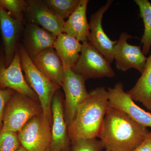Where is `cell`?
<instances>
[{
	"mask_svg": "<svg viewBox=\"0 0 151 151\" xmlns=\"http://www.w3.org/2000/svg\"><path fill=\"white\" fill-rule=\"evenodd\" d=\"M25 15L29 23L36 24L57 37L63 33L65 21L47 5L44 0H27Z\"/></svg>",
	"mask_w": 151,
	"mask_h": 151,
	"instance_id": "obj_10",
	"label": "cell"
},
{
	"mask_svg": "<svg viewBox=\"0 0 151 151\" xmlns=\"http://www.w3.org/2000/svg\"><path fill=\"white\" fill-rule=\"evenodd\" d=\"M21 146L17 132L0 131V151H16Z\"/></svg>",
	"mask_w": 151,
	"mask_h": 151,
	"instance_id": "obj_23",
	"label": "cell"
},
{
	"mask_svg": "<svg viewBox=\"0 0 151 151\" xmlns=\"http://www.w3.org/2000/svg\"><path fill=\"white\" fill-rule=\"evenodd\" d=\"M111 151L108 150H106V151Z\"/></svg>",
	"mask_w": 151,
	"mask_h": 151,
	"instance_id": "obj_30",
	"label": "cell"
},
{
	"mask_svg": "<svg viewBox=\"0 0 151 151\" xmlns=\"http://www.w3.org/2000/svg\"><path fill=\"white\" fill-rule=\"evenodd\" d=\"M18 49L26 80L37 95L44 116L52 122V100L55 93L60 87L50 81L38 69L23 45L21 44Z\"/></svg>",
	"mask_w": 151,
	"mask_h": 151,
	"instance_id": "obj_3",
	"label": "cell"
},
{
	"mask_svg": "<svg viewBox=\"0 0 151 151\" xmlns=\"http://www.w3.org/2000/svg\"><path fill=\"white\" fill-rule=\"evenodd\" d=\"M46 151H50V150H49V149H47V150Z\"/></svg>",
	"mask_w": 151,
	"mask_h": 151,
	"instance_id": "obj_29",
	"label": "cell"
},
{
	"mask_svg": "<svg viewBox=\"0 0 151 151\" xmlns=\"http://www.w3.org/2000/svg\"><path fill=\"white\" fill-rule=\"evenodd\" d=\"M109 106L108 90L97 87L89 95L78 109L74 121L68 127L71 143L84 139L99 138Z\"/></svg>",
	"mask_w": 151,
	"mask_h": 151,
	"instance_id": "obj_2",
	"label": "cell"
},
{
	"mask_svg": "<svg viewBox=\"0 0 151 151\" xmlns=\"http://www.w3.org/2000/svg\"><path fill=\"white\" fill-rule=\"evenodd\" d=\"M133 151H151V132L145 140Z\"/></svg>",
	"mask_w": 151,
	"mask_h": 151,
	"instance_id": "obj_26",
	"label": "cell"
},
{
	"mask_svg": "<svg viewBox=\"0 0 151 151\" xmlns=\"http://www.w3.org/2000/svg\"><path fill=\"white\" fill-rule=\"evenodd\" d=\"M150 131L126 113L109 107L99 138L111 151H133L145 140Z\"/></svg>",
	"mask_w": 151,
	"mask_h": 151,
	"instance_id": "obj_1",
	"label": "cell"
},
{
	"mask_svg": "<svg viewBox=\"0 0 151 151\" xmlns=\"http://www.w3.org/2000/svg\"><path fill=\"white\" fill-rule=\"evenodd\" d=\"M62 95L58 90L55 93L51 103L52 124L50 151H70L71 142L69 137L68 127L64 118Z\"/></svg>",
	"mask_w": 151,
	"mask_h": 151,
	"instance_id": "obj_11",
	"label": "cell"
},
{
	"mask_svg": "<svg viewBox=\"0 0 151 151\" xmlns=\"http://www.w3.org/2000/svg\"><path fill=\"white\" fill-rule=\"evenodd\" d=\"M108 92L110 107L123 111L143 127L151 128V113L143 110L135 103L124 91L122 82H118L114 87L108 88Z\"/></svg>",
	"mask_w": 151,
	"mask_h": 151,
	"instance_id": "obj_9",
	"label": "cell"
},
{
	"mask_svg": "<svg viewBox=\"0 0 151 151\" xmlns=\"http://www.w3.org/2000/svg\"><path fill=\"white\" fill-rule=\"evenodd\" d=\"M82 43L76 38L62 33L57 37L53 48L62 60L63 65L71 68L80 56Z\"/></svg>",
	"mask_w": 151,
	"mask_h": 151,
	"instance_id": "obj_18",
	"label": "cell"
},
{
	"mask_svg": "<svg viewBox=\"0 0 151 151\" xmlns=\"http://www.w3.org/2000/svg\"><path fill=\"white\" fill-rule=\"evenodd\" d=\"M64 78L62 87L65 95L64 118L68 127L74 121L79 107L86 100L89 92L83 77L75 73L72 68L63 65Z\"/></svg>",
	"mask_w": 151,
	"mask_h": 151,
	"instance_id": "obj_6",
	"label": "cell"
},
{
	"mask_svg": "<svg viewBox=\"0 0 151 151\" xmlns=\"http://www.w3.org/2000/svg\"><path fill=\"white\" fill-rule=\"evenodd\" d=\"M42 113L36 100L14 93L6 105L2 130L19 132L33 117Z\"/></svg>",
	"mask_w": 151,
	"mask_h": 151,
	"instance_id": "obj_4",
	"label": "cell"
},
{
	"mask_svg": "<svg viewBox=\"0 0 151 151\" xmlns=\"http://www.w3.org/2000/svg\"><path fill=\"white\" fill-rule=\"evenodd\" d=\"M132 37L125 32H122L114 47L113 56L118 70L126 71L134 68L142 73L147 58L143 53L141 45H134L128 42Z\"/></svg>",
	"mask_w": 151,
	"mask_h": 151,
	"instance_id": "obj_8",
	"label": "cell"
},
{
	"mask_svg": "<svg viewBox=\"0 0 151 151\" xmlns=\"http://www.w3.org/2000/svg\"><path fill=\"white\" fill-rule=\"evenodd\" d=\"M27 3L24 0H0V6L12 17L22 21Z\"/></svg>",
	"mask_w": 151,
	"mask_h": 151,
	"instance_id": "obj_22",
	"label": "cell"
},
{
	"mask_svg": "<svg viewBox=\"0 0 151 151\" xmlns=\"http://www.w3.org/2000/svg\"><path fill=\"white\" fill-rule=\"evenodd\" d=\"M7 67L6 65L5 58L3 55L2 53L0 51V71L4 68Z\"/></svg>",
	"mask_w": 151,
	"mask_h": 151,
	"instance_id": "obj_27",
	"label": "cell"
},
{
	"mask_svg": "<svg viewBox=\"0 0 151 151\" xmlns=\"http://www.w3.org/2000/svg\"><path fill=\"white\" fill-rule=\"evenodd\" d=\"M103 143L97 138L79 140L71 143L70 151H103Z\"/></svg>",
	"mask_w": 151,
	"mask_h": 151,
	"instance_id": "obj_24",
	"label": "cell"
},
{
	"mask_svg": "<svg viewBox=\"0 0 151 151\" xmlns=\"http://www.w3.org/2000/svg\"><path fill=\"white\" fill-rule=\"evenodd\" d=\"M88 0H81L76 9L65 21L63 33L73 37L82 42L88 40L90 31L86 18Z\"/></svg>",
	"mask_w": 151,
	"mask_h": 151,
	"instance_id": "obj_17",
	"label": "cell"
},
{
	"mask_svg": "<svg viewBox=\"0 0 151 151\" xmlns=\"http://www.w3.org/2000/svg\"><path fill=\"white\" fill-rule=\"evenodd\" d=\"M57 37L36 24L27 25L24 34L25 49L32 59L41 52L54 46Z\"/></svg>",
	"mask_w": 151,
	"mask_h": 151,
	"instance_id": "obj_15",
	"label": "cell"
},
{
	"mask_svg": "<svg viewBox=\"0 0 151 151\" xmlns=\"http://www.w3.org/2000/svg\"><path fill=\"white\" fill-rule=\"evenodd\" d=\"M44 1L52 11L65 20L76 9L81 0H44Z\"/></svg>",
	"mask_w": 151,
	"mask_h": 151,
	"instance_id": "obj_21",
	"label": "cell"
},
{
	"mask_svg": "<svg viewBox=\"0 0 151 151\" xmlns=\"http://www.w3.org/2000/svg\"><path fill=\"white\" fill-rule=\"evenodd\" d=\"M51 124L42 113L33 117L18 133L21 145L28 151H46L51 142Z\"/></svg>",
	"mask_w": 151,
	"mask_h": 151,
	"instance_id": "obj_7",
	"label": "cell"
},
{
	"mask_svg": "<svg viewBox=\"0 0 151 151\" xmlns=\"http://www.w3.org/2000/svg\"><path fill=\"white\" fill-rule=\"evenodd\" d=\"M0 87L12 89L17 93L35 100L38 98L35 92L28 84L23 74L18 49L10 64L0 71Z\"/></svg>",
	"mask_w": 151,
	"mask_h": 151,
	"instance_id": "obj_13",
	"label": "cell"
},
{
	"mask_svg": "<svg viewBox=\"0 0 151 151\" xmlns=\"http://www.w3.org/2000/svg\"><path fill=\"white\" fill-rule=\"evenodd\" d=\"M32 60L36 67L47 78L62 87L64 67L62 60L53 47L43 50Z\"/></svg>",
	"mask_w": 151,
	"mask_h": 151,
	"instance_id": "obj_16",
	"label": "cell"
},
{
	"mask_svg": "<svg viewBox=\"0 0 151 151\" xmlns=\"http://www.w3.org/2000/svg\"><path fill=\"white\" fill-rule=\"evenodd\" d=\"M134 2L139 9L140 16L145 27L141 44L142 51L146 55L150 52L151 47V3L148 0H135Z\"/></svg>",
	"mask_w": 151,
	"mask_h": 151,
	"instance_id": "obj_20",
	"label": "cell"
},
{
	"mask_svg": "<svg viewBox=\"0 0 151 151\" xmlns=\"http://www.w3.org/2000/svg\"><path fill=\"white\" fill-rule=\"evenodd\" d=\"M127 93L134 101L141 103L151 111V53L140 77Z\"/></svg>",
	"mask_w": 151,
	"mask_h": 151,
	"instance_id": "obj_19",
	"label": "cell"
},
{
	"mask_svg": "<svg viewBox=\"0 0 151 151\" xmlns=\"http://www.w3.org/2000/svg\"><path fill=\"white\" fill-rule=\"evenodd\" d=\"M107 60L89 41L82 42L80 56L72 70L84 80L103 77L113 78L116 75Z\"/></svg>",
	"mask_w": 151,
	"mask_h": 151,
	"instance_id": "obj_5",
	"label": "cell"
},
{
	"mask_svg": "<svg viewBox=\"0 0 151 151\" xmlns=\"http://www.w3.org/2000/svg\"><path fill=\"white\" fill-rule=\"evenodd\" d=\"M28 151L26 150L23 147H22V146H21L19 147V149L17 150V151Z\"/></svg>",
	"mask_w": 151,
	"mask_h": 151,
	"instance_id": "obj_28",
	"label": "cell"
},
{
	"mask_svg": "<svg viewBox=\"0 0 151 151\" xmlns=\"http://www.w3.org/2000/svg\"><path fill=\"white\" fill-rule=\"evenodd\" d=\"M113 1H108L91 16L89 23V42L111 63L114 60L113 51L117 41H113L105 34L102 26L103 15L111 6Z\"/></svg>",
	"mask_w": 151,
	"mask_h": 151,
	"instance_id": "obj_12",
	"label": "cell"
},
{
	"mask_svg": "<svg viewBox=\"0 0 151 151\" xmlns=\"http://www.w3.org/2000/svg\"><path fill=\"white\" fill-rule=\"evenodd\" d=\"M14 92L12 89L8 88L6 89H0V128L2 125L6 105Z\"/></svg>",
	"mask_w": 151,
	"mask_h": 151,
	"instance_id": "obj_25",
	"label": "cell"
},
{
	"mask_svg": "<svg viewBox=\"0 0 151 151\" xmlns=\"http://www.w3.org/2000/svg\"><path fill=\"white\" fill-rule=\"evenodd\" d=\"M22 21L12 17L0 6V27L7 67L12 62L17 50V45Z\"/></svg>",
	"mask_w": 151,
	"mask_h": 151,
	"instance_id": "obj_14",
	"label": "cell"
}]
</instances>
